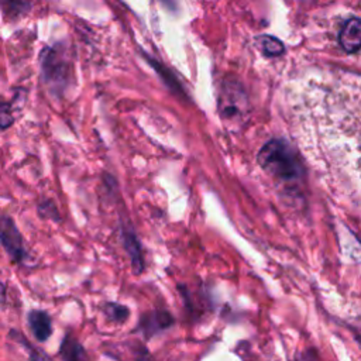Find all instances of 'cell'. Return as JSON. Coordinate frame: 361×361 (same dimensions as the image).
<instances>
[{
  "instance_id": "obj_1",
  "label": "cell",
  "mask_w": 361,
  "mask_h": 361,
  "mask_svg": "<svg viewBox=\"0 0 361 361\" xmlns=\"http://www.w3.org/2000/svg\"><path fill=\"white\" fill-rule=\"evenodd\" d=\"M323 137L334 172L361 192V76L336 78L326 89Z\"/></svg>"
},
{
  "instance_id": "obj_2",
  "label": "cell",
  "mask_w": 361,
  "mask_h": 361,
  "mask_svg": "<svg viewBox=\"0 0 361 361\" xmlns=\"http://www.w3.org/2000/svg\"><path fill=\"white\" fill-rule=\"evenodd\" d=\"M257 158L264 172L275 180L296 183L303 178V168L296 152L282 138L267 141L261 147Z\"/></svg>"
},
{
  "instance_id": "obj_3",
  "label": "cell",
  "mask_w": 361,
  "mask_h": 361,
  "mask_svg": "<svg viewBox=\"0 0 361 361\" xmlns=\"http://www.w3.org/2000/svg\"><path fill=\"white\" fill-rule=\"evenodd\" d=\"M41 73L48 89L55 94H61L68 86L69 63L65 48L61 44L45 47L41 56Z\"/></svg>"
},
{
  "instance_id": "obj_4",
  "label": "cell",
  "mask_w": 361,
  "mask_h": 361,
  "mask_svg": "<svg viewBox=\"0 0 361 361\" xmlns=\"http://www.w3.org/2000/svg\"><path fill=\"white\" fill-rule=\"evenodd\" d=\"M217 110L223 120H241L248 113V94L243 83L235 78H224L219 97Z\"/></svg>"
},
{
  "instance_id": "obj_5",
  "label": "cell",
  "mask_w": 361,
  "mask_h": 361,
  "mask_svg": "<svg viewBox=\"0 0 361 361\" xmlns=\"http://www.w3.org/2000/svg\"><path fill=\"white\" fill-rule=\"evenodd\" d=\"M1 244L11 258V261L23 264L28 258V252L24 247L23 237L14 223V220L10 216L1 217Z\"/></svg>"
},
{
  "instance_id": "obj_6",
  "label": "cell",
  "mask_w": 361,
  "mask_h": 361,
  "mask_svg": "<svg viewBox=\"0 0 361 361\" xmlns=\"http://www.w3.org/2000/svg\"><path fill=\"white\" fill-rule=\"evenodd\" d=\"M337 41L345 54L353 55L358 52L361 49V18H347L338 31Z\"/></svg>"
},
{
  "instance_id": "obj_7",
  "label": "cell",
  "mask_w": 361,
  "mask_h": 361,
  "mask_svg": "<svg viewBox=\"0 0 361 361\" xmlns=\"http://www.w3.org/2000/svg\"><path fill=\"white\" fill-rule=\"evenodd\" d=\"M121 238H123L124 250L127 251V254L131 259L134 272H137V274L142 272L145 268V264H144V258H142L141 244H140V240H138L134 228L128 224H123L121 226Z\"/></svg>"
},
{
  "instance_id": "obj_8",
  "label": "cell",
  "mask_w": 361,
  "mask_h": 361,
  "mask_svg": "<svg viewBox=\"0 0 361 361\" xmlns=\"http://www.w3.org/2000/svg\"><path fill=\"white\" fill-rule=\"evenodd\" d=\"M173 323V317L171 316V313L165 312V310H155L151 313H147L141 317L140 320V329L142 330V333L149 337L166 327H169Z\"/></svg>"
},
{
  "instance_id": "obj_9",
  "label": "cell",
  "mask_w": 361,
  "mask_h": 361,
  "mask_svg": "<svg viewBox=\"0 0 361 361\" xmlns=\"http://www.w3.org/2000/svg\"><path fill=\"white\" fill-rule=\"evenodd\" d=\"M28 326L38 341H45L52 333L51 317L44 310H31L28 313Z\"/></svg>"
},
{
  "instance_id": "obj_10",
  "label": "cell",
  "mask_w": 361,
  "mask_h": 361,
  "mask_svg": "<svg viewBox=\"0 0 361 361\" xmlns=\"http://www.w3.org/2000/svg\"><path fill=\"white\" fill-rule=\"evenodd\" d=\"M62 361H87V354L83 345L71 336H65L59 347Z\"/></svg>"
},
{
  "instance_id": "obj_11",
  "label": "cell",
  "mask_w": 361,
  "mask_h": 361,
  "mask_svg": "<svg viewBox=\"0 0 361 361\" xmlns=\"http://www.w3.org/2000/svg\"><path fill=\"white\" fill-rule=\"evenodd\" d=\"M261 52L265 56H279L285 52V45L281 39H278L276 37L272 35H267V34H261L259 37L255 38Z\"/></svg>"
},
{
  "instance_id": "obj_12",
  "label": "cell",
  "mask_w": 361,
  "mask_h": 361,
  "mask_svg": "<svg viewBox=\"0 0 361 361\" xmlns=\"http://www.w3.org/2000/svg\"><path fill=\"white\" fill-rule=\"evenodd\" d=\"M103 312L110 320H113L116 323H123L124 320H127V317L130 314V310L127 306L120 305V303H113V302L106 303L103 307Z\"/></svg>"
},
{
  "instance_id": "obj_13",
  "label": "cell",
  "mask_w": 361,
  "mask_h": 361,
  "mask_svg": "<svg viewBox=\"0 0 361 361\" xmlns=\"http://www.w3.org/2000/svg\"><path fill=\"white\" fill-rule=\"evenodd\" d=\"M38 212L42 217H47V219H52V220H59V212L56 209V206L54 204V202L51 200H47V202H42L39 206H38Z\"/></svg>"
},
{
  "instance_id": "obj_14",
  "label": "cell",
  "mask_w": 361,
  "mask_h": 361,
  "mask_svg": "<svg viewBox=\"0 0 361 361\" xmlns=\"http://www.w3.org/2000/svg\"><path fill=\"white\" fill-rule=\"evenodd\" d=\"M8 109H10L8 103H3L1 104V128L3 130H6L13 123V116L10 114Z\"/></svg>"
}]
</instances>
